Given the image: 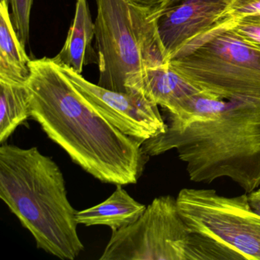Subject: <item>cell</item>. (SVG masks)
<instances>
[{"label": "cell", "instance_id": "obj_10", "mask_svg": "<svg viewBox=\"0 0 260 260\" xmlns=\"http://www.w3.org/2000/svg\"><path fill=\"white\" fill-rule=\"evenodd\" d=\"M202 92L170 68L169 63L146 71L140 93L161 106L169 118L179 116L190 97Z\"/></svg>", "mask_w": 260, "mask_h": 260}, {"label": "cell", "instance_id": "obj_15", "mask_svg": "<svg viewBox=\"0 0 260 260\" xmlns=\"http://www.w3.org/2000/svg\"><path fill=\"white\" fill-rule=\"evenodd\" d=\"M12 8V22L23 46L29 41L30 16L33 0H8Z\"/></svg>", "mask_w": 260, "mask_h": 260}, {"label": "cell", "instance_id": "obj_8", "mask_svg": "<svg viewBox=\"0 0 260 260\" xmlns=\"http://www.w3.org/2000/svg\"><path fill=\"white\" fill-rule=\"evenodd\" d=\"M58 66L90 106L124 135L144 142L167 130L159 106L143 94L111 90L68 67Z\"/></svg>", "mask_w": 260, "mask_h": 260}, {"label": "cell", "instance_id": "obj_17", "mask_svg": "<svg viewBox=\"0 0 260 260\" xmlns=\"http://www.w3.org/2000/svg\"><path fill=\"white\" fill-rule=\"evenodd\" d=\"M255 14H260V0H234L215 24L226 23L248 15Z\"/></svg>", "mask_w": 260, "mask_h": 260}, {"label": "cell", "instance_id": "obj_1", "mask_svg": "<svg viewBox=\"0 0 260 260\" xmlns=\"http://www.w3.org/2000/svg\"><path fill=\"white\" fill-rule=\"evenodd\" d=\"M30 115L73 162L105 183L136 184L150 156L90 106L53 58L31 60Z\"/></svg>", "mask_w": 260, "mask_h": 260}, {"label": "cell", "instance_id": "obj_14", "mask_svg": "<svg viewBox=\"0 0 260 260\" xmlns=\"http://www.w3.org/2000/svg\"><path fill=\"white\" fill-rule=\"evenodd\" d=\"M31 117L25 83L0 79V143L4 144L16 129Z\"/></svg>", "mask_w": 260, "mask_h": 260}, {"label": "cell", "instance_id": "obj_4", "mask_svg": "<svg viewBox=\"0 0 260 260\" xmlns=\"http://www.w3.org/2000/svg\"><path fill=\"white\" fill-rule=\"evenodd\" d=\"M95 39L102 87L141 92L146 71L169 63L156 21L129 0H96Z\"/></svg>", "mask_w": 260, "mask_h": 260}, {"label": "cell", "instance_id": "obj_2", "mask_svg": "<svg viewBox=\"0 0 260 260\" xmlns=\"http://www.w3.org/2000/svg\"><path fill=\"white\" fill-rule=\"evenodd\" d=\"M167 125L164 133L143 143L147 156L175 149L193 182L228 177L246 194L259 188L260 100H222L208 119Z\"/></svg>", "mask_w": 260, "mask_h": 260}, {"label": "cell", "instance_id": "obj_11", "mask_svg": "<svg viewBox=\"0 0 260 260\" xmlns=\"http://www.w3.org/2000/svg\"><path fill=\"white\" fill-rule=\"evenodd\" d=\"M95 38V23L91 17L87 0H77L75 16L64 45L53 60L60 66L68 67L81 74L83 67L99 63L98 54L92 47Z\"/></svg>", "mask_w": 260, "mask_h": 260}, {"label": "cell", "instance_id": "obj_19", "mask_svg": "<svg viewBox=\"0 0 260 260\" xmlns=\"http://www.w3.org/2000/svg\"><path fill=\"white\" fill-rule=\"evenodd\" d=\"M248 200L252 209L260 215V188L248 194Z\"/></svg>", "mask_w": 260, "mask_h": 260}, {"label": "cell", "instance_id": "obj_5", "mask_svg": "<svg viewBox=\"0 0 260 260\" xmlns=\"http://www.w3.org/2000/svg\"><path fill=\"white\" fill-rule=\"evenodd\" d=\"M169 65L210 95L260 100V47L230 28L212 25L173 54Z\"/></svg>", "mask_w": 260, "mask_h": 260}, {"label": "cell", "instance_id": "obj_9", "mask_svg": "<svg viewBox=\"0 0 260 260\" xmlns=\"http://www.w3.org/2000/svg\"><path fill=\"white\" fill-rule=\"evenodd\" d=\"M234 0H176L160 15L158 32L167 59L217 22Z\"/></svg>", "mask_w": 260, "mask_h": 260}, {"label": "cell", "instance_id": "obj_3", "mask_svg": "<svg viewBox=\"0 0 260 260\" xmlns=\"http://www.w3.org/2000/svg\"><path fill=\"white\" fill-rule=\"evenodd\" d=\"M0 199L39 249L63 260L75 259L84 250L63 173L38 147L1 144Z\"/></svg>", "mask_w": 260, "mask_h": 260}, {"label": "cell", "instance_id": "obj_7", "mask_svg": "<svg viewBox=\"0 0 260 260\" xmlns=\"http://www.w3.org/2000/svg\"><path fill=\"white\" fill-rule=\"evenodd\" d=\"M192 234L176 199L159 196L135 223L112 233L100 259L185 260Z\"/></svg>", "mask_w": 260, "mask_h": 260}, {"label": "cell", "instance_id": "obj_13", "mask_svg": "<svg viewBox=\"0 0 260 260\" xmlns=\"http://www.w3.org/2000/svg\"><path fill=\"white\" fill-rule=\"evenodd\" d=\"M8 0L0 2V79L25 83L30 60L12 22Z\"/></svg>", "mask_w": 260, "mask_h": 260}, {"label": "cell", "instance_id": "obj_16", "mask_svg": "<svg viewBox=\"0 0 260 260\" xmlns=\"http://www.w3.org/2000/svg\"><path fill=\"white\" fill-rule=\"evenodd\" d=\"M214 25L230 28L245 40L260 47V14L248 15L226 23Z\"/></svg>", "mask_w": 260, "mask_h": 260}, {"label": "cell", "instance_id": "obj_12", "mask_svg": "<svg viewBox=\"0 0 260 260\" xmlns=\"http://www.w3.org/2000/svg\"><path fill=\"white\" fill-rule=\"evenodd\" d=\"M116 189L107 199L87 209L77 211L79 224L107 226L112 232L119 231L135 223L144 214L147 206L137 202L123 188L117 185Z\"/></svg>", "mask_w": 260, "mask_h": 260}, {"label": "cell", "instance_id": "obj_18", "mask_svg": "<svg viewBox=\"0 0 260 260\" xmlns=\"http://www.w3.org/2000/svg\"><path fill=\"white\" fill-rule=\"evenodd\" d=\"M131 4L145 13L149 19L157 20L160 15L176 0H129Z\"/></svg>", "mask_w": 260, "mask_h": 260}, {"label": "cell", "instance_id": "obj_6", "mask_svg": "<svg viewBox=\"0 0 260 260\" xmlns=\"http://www.w3.org/2000/svg\"><path fill=\"white\" fill-rule=\"evenodd\" d=\"M176 201L191 231L224 245L243 259L260 260V215L249 205L248 194L228 198L215 190L183 188Z\"/></svg>", "mask_w": 260, "mask_h": 260}]
</instances>
